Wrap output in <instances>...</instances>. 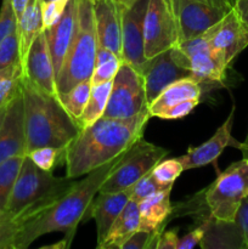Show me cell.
Segmentation results:
<instances>
[{
  "label": "cell",
  "mask_w": 248,
  "mask_h": 249,
  "mask_svg": "<svg viewBox=\"0 0 248 249\" xmlns=\"http://www.w3.org/2000/svg\"><path fill=\"white\" fill-rule=\"evenodd\" d=\"M151 116L148 109L129 118L101 117L82 129L66 148V177L75 179L116 160L143 138Z\"/></svg>",
  "instance_id": "1"
},
{
  "label": "cell",
  "mask_w": 248,
  "mask_h": 249,
  "mask_svg": "<svg viewBox=\"0 0 248 249\" xmlns=\"http://www.w3.org/2000/svg\"><path fill=\"white\" fill-rule=\"evenodd\" d=\"M124 155L87 174L85 179L75 181L51 207L41 213L19 223L15 249H27L34 241L51 232H63L68 248L73 242L78 225L88 221V212L102 184L122 162Z\"/></svg>",
  "instance_id": "2"
},
{
  "label": "cell",
  "mask_w": 248,
  "mask_h": 249,
  "mask_svg": "<svg viewBox=\"0 0 248 249\" xmlns=\"http://www.w3.org/2000/svg\"><path fill=\"white\" fill-rule=\"evenodd\" d=\"M22 94L24 104L26 155L34 148H67L80 133L77 121L66 111L57 95L34 87L23 77Z\"/></svg>",
  "instance_id": "3"
},
{
  "label": "cell",
  "mask_w": 248,
  "mask_h": 249,
  "mask_svg": "<svg viewBox=\"0 0 248 249\" xmlns=\"http://www.w3.org/2000/svg\"><path fill=\"white\" fill-rule=\"evenodd\" d=\"M74 182V179L57 178L40 169L26 155L5 212L22 223L53 206Z\"/></svg>",
  "instance_id": "4"
},
{
  "label": "cell",
  "mask_w": 248,
  "mask_h": 249,
  "mask_svg": "<svg viewBox=\"0 0 248 249\" xmlns=\"http://www.w3.org/2000/svg\"><path fill=\"white\" fill-rule=\"evenodd\" d=\"M97 46L94 0H78L74 36L56 77L57 95L67 92L79 82L91 78Z\"/></svg>",
  "instance_id": "5"
},
{
  "label": "cell",
  "mask_w": 248,
  "mask_h": 249,
  "mask_svg": "<svg viewBox=\"0 0 248 249\" xmlns=\"http://www.w3.org/2000/svg\"><path fill=\"white\" fill-rule=\"evenodd\" d=\"M211 216L216 220L235 221L236 213L248 196V160L232 163L203 190Z\"/></svg>",
  "instance_id": "6"
},
{
  "label": "cell",
  "mask_w": 248,
  "mask_h": 249,
  "mask_svg": "<svg viewBox=\"0 0 248 249\" xmlns=\"http://www.w3.org/2000/svg\"><path fill=\"white\" fill-rule=\"evenodd\" d=\"M169 155V150L147 142L141 138L125 152L122 162L102 184L100 191L117 192L133 186Z\"/></svg>",
  "instance_id": "7"
},
{
  "label": "cell",
  "mask_w": 248,
  "mask_h": 249,
  "mask_svg": "<svg viewBox=\"0 0 248 249\" xmlns=\"http://www.w3.org/2000/svg\"><path fill=\"white\" fill-rule=\"evenodd\" d=\"M146 109L148 106L143 77L136 68L123 62L112 80L108 104L102 117L129 118Z\"/></svg>",
  "instance_id": "8"
},
{
  "label": "cell",
  "mask_w": 248,
  "mask_h": 249,
  "mask_svg": "<svg viewBox=\"0 0 248 249\" xmlns=\"http://www.w3.org/2000/svg\"><path fill=\"white\" fill-rule=\"evenodd\" d=\"M139 72L143 77L147 106L164 88L177 80L192 78L191 63L186 53L177 45L148 58Z\"/></svg>",
  "instance_id": "9"
},
{
  "label": "cell",
  "mask_w": 248,
  "mask_h": 249,
  "mask_svg": "<svg viewBox=\"0 0 248 249\" xmlns=\"http://www.w3.org/2000/svg\"><path fill=\"white\" fill-rule=\"evenodd\" d=\"M179 43L177 18L170 0H148L143 22V53L152 58Z\"/></svg>",
  "instance_id": "10"
},
{
  "label": "cell",
  "mask_w": 248,
  "mask_h": 249,
  "mask_svg": "<svg viewBox=\"0 0 248 249\" xmlns=\"http://www.w3.org/2000/svg\"><path fill=\"white\" fill-rule=\"evenodd\" d=\"M121 11L122 58L136 70L147 61L143 53V22L148 0H117Z\"/></svg>",
  "instance_id": "11"
},
{
  "label": "cell",
  "mask_w": 248,
  "mask_h": 249,
  "mask_svg": "<svg viewBox=\"0 0 248 249\" xmlns=\"http://www.w3.org/2000/svg\"><path fill=\"white\" fill-rule=\"evenodd\" d=\"M179 33V43L202 36L224 18L230 10L198 0H170Z\"/></svg>",
  "instance_id": "12"
},
{
  "label": "cell",
  "mask_w": 248,
  "mask_h": 249,
  "mask_svg": "<svg viewBox=\"0 0 248 249\" xmlns=\"http://www.w3.org/2000/svg\"><path fill=\"white\" fill-rule=\"evenodd\" d=\"M189 57L191 63L192 78L202 83H221L225 80L226 65L224 58L212 49L209 31L196 38L177 44Z\"/></svg>",
  "instance_id": "13"
},
{
  "label": "cell",
  "mask_w": 248,
  "mask_h": 249,
  "mask_svg": "<svg viewBox=\"0 0 248 249\" xmlns=\"http://www.w3.org/2000/svg\"><path fill=\"white\" fill-rule=\"evenodd\" d=\"M209 39L212 49L229 66L248 46V24L232 7L219 23L209 29Z\"/></svg>",
  "instance_id": "14"
},
{
  "label": "cell",
  "mask_w": 248,
  "mask_h": 249,
  "mask_svg": "<svg viewBox=\"0 0 248 249\" xmlns=\"http://www.w3.org/2000/svg\"><path fill=\"white\" fill-rule=\"evenodd\" d=\"M235 108L236 107L232 106L226 121L216 129L214 135L209 140H207L206 142L197 146V147H189V150L184 156L177 157L185 170L195 169V168L204 167V165L215 163L219 156L223 153V151L226 147L231 146V147L240 148L241 142L233 139L232 134H231Z\"/></svg>",
  "instance_id": "15"
},
{
  "label": "cell",
  "mask_w": 248,
  "mask_h": 249,
  "mask_svg": "<svg viewBox=\"0 0 248 249\" xmlns=\"http://www.w3.org/2000/svg\"><path fill=\"white\" fill-rule=\"evenodd\" d=\"M22 68L23 77L34 87L48 94L57 95L55 68L44 31L36 36L29 48Z\"/></svg>",
  "instance_id": "16"
},
{
  "label": "cell",
  "mask_w": 248,
  "mask_h": 249,
  "mask_svg": "<svg viewBox=\"0 0 248 249\" xmlns=\"http://www.w3.org/2000/svg\"><path fill=\"white\" fill-rule=\"evenodd\" d=\"M26 155L24 104L22 89L7 105L0 130V163L15 156Z\"/></svg>",
  "instance_id": "17"
},
{
  "label": "cell",
  "mask_w": 248,
  "mask_h": 249,
  "mask_svg": "<svg viewBox=\"0 0 248 249\" xmlns=\"http://www.w3.org/2000/svg\"><path fill=\"white\" fill-rule=\"evenodd\" d=\"M133 186L117 192L99 191L88 212V219L92 218L96 224L97 249H101L112 224L121 214L133 195Z\"/></svg>",
  "instance_id": "18"
},
{
  "label": "cell",
  "mask_w": 248,
  "mask_h": 249,
  "mask_svg": "<svg viewBox=\"0 0 248 249\" xmlns=\"http://www.w3.org/2000/svg\"><path fill=\"white\" fill-rule=\"evenodd\" d=\"M94 16L99 46L108 49L122 57V27L118 1L94 0Z\"/></svg>",
  "instance_id": "19"
},
{
  "label": "cell",
  "mask_w": 248,
  "mask_h": 249,
  "mask_svg": "<svg viewBox=\"0 0 248 249\" xmlns=\"http://www.w3.org/2000/svg\"><path fill=\"white\" fill-rule=\"evenodd\" d=\"M78 14V0H68L65 12L61 18L50 28L44 29L48 40L49 50L53 58L56 77L62 66L63 58L67 53L75 31Z\"/></svg>",
  "instance_id": "20"
},
{
  "label": "cell",
  "mask_w": 248,
  "mask_h": 249,
  "mask_svg": "<svg viewBox=\"0 0 248 249\" xmlns=\"http://www.w3.org/2000/svg\"><path fill=\"white\" fill-rule=\"evenodd\" d=\"M172 190L173 185H170L139 203V212H140L139 230L148 231V232L164 231L173 212V203L170 201Z\"/></svg>",
  "instance_id": "21"
},
{
  "label": "cell",
  "mask_w": 248,
  "mask_h": 249,
  "mask_svg": "<svg viewBox=\"0 0 248 249\" xmlns=\"http://www.w3.org/2000/svg\"><path fill=\"white\" fill-rule=\"evenodd\" d=\"M201 224L204 225V235L201 248L203 249H246L242 235L235 221L216 220L208 216Z\"/></svg>",
  "instance_id": "22"
},
{
  "label": "cell",
  "mask_w": 248,
  "mask_h": 249,
  "mask_svg": "<svg viewBox=\"0 0 248 249\" xmlns=\"http://www.w3.org/2000/svg\"><path fill=\"white\" fill-rule=\"evenodd\" d=\"M202 95L201 83L194 78H184L168 85L160 94L148 105L151 117H158L174 105L186 100H199Z\"/></svg>",
  "instance_id": "23"
},
{
  "label": "cell",
  "mask_w": 248,
  "mask_h": 249,
  "mask_svg": "<svg viewBox=\"0 0 248 249\" xmlns=\"http://www.w3.org/2000/svg\"><path fill=\"white\" fill-rule=\"evenodd\" d=\"M140 228V212L138 202L130 201L126 203L114 223L112 224L108 233L104 241L101 249H122L126 240Z\"/></svg>",
  "instance_id": "24"
},
{
  "label": "cell",
  "mask_w": 248,
  "mask_h": 249,
  "mask_svg": "<svg viewBox=\"0 0 248 249\" xmlns=\"http://www.w3.org/2000/svg\"><path fill=\"white\" fill-rule=\"evenodd\" d=\"M44 31L41 0H29L26 10L17 21V34L19 41V57L23 65L29 48L36 36Z\"/></svg>",
  "instance_id": "25"
},
{
  "label": "cell",
  "mask_w": 248,
  "mask_h": 249,
  "mask_svg": "<svg viewBox=\"0 0 248 249\" xmlns=\"http://www.w3.org/2000/svg\"><path fill=\"white\" fill-rule=\"evenodd\" d=\"M111 89L112 82L95 85L91 84V91H90L87 106H85L82 116L77 119V123L80 126V129L91 125L104 116L105 109H106L107 104H108Z\"/></svg>",
  "instance_id": "26"
},
{
  "label": "cell",
  "mask_w": 248,
  "mask_h": 249,
  "mask_svg": "<svg viewBox=\"0 0 248 249\" xmlns=\"http://www.w3.org/2000/svg\"><path fill=\"white\" fill-rule=\"evenodd\" d=\"M123 62L124 61L122 60V57L112 53L111 50L102 48V46H97L94 71H92L91 78H90L91 84L95 85L112 82Z\"/></svg>",
  "instance_id": "27"
},
{
  "label": "cell",
  "mask_w": 248,
  "mask_h": 249,
  "mask_svg": "<svg viewBox=\"0 0 248 249\" xmlns=\"http://www.w3.org/2000/svg\"><path fill=\"white\" fill-rule=\"evenodd\" d=\"M23 68L21 62L12 63L0 70V107L7 106L21 91Z\"/></svg>",
  "instance_id": "28"
},
{
  "label": "cell",
  "mask_w": 248,
  "mask_h": 249,
  "mask_svg": "<svg viewBox=\"0 0 248 249\" xmlns=\"http://www.w3.org/2000/svg\"><path fill=\"white\" fill-rule=\"evenodd\" d=\"M90 91H91V80L85 79L74 85L67 92L58 94L57 97L66 111L77 121L82 116L83 111L87 106Z\"/></svg>",
  "instance_id": "29"
},
{
  "label": "cell",
  "mask_w": 248,
  "mask_h": 249,
  "mask_svg": "<svg viewBox=\"0 0 248 249\" xmlns=\"http://www.w3.org/2000/svg\"><path fill=\"white\" fill-rule=\"evenodd\" d=\"M24 156H15L0 163V209H6L7 201L21 170Z\"/></svg>",
  "instance_id": "30"
},
{
  "label": "cell",
  "mask_w": 248,
  "mask_h": 249,
  "mask_svg": "<svg viewBox=\"0 0 248 249\" xmlns=\"http://www.w3.org/2000/svg\"><path fill=\"white\" fill-rule=\"evenodd\" d=\"M66 148L51 147V146H45V147L34 148L31 152L27 153L32 162L40 169L46 170V172H53L55 165L60 160H63L65 157Z\"/></svg>",
  "instance_id": "31"
},
{
  "label": "cell",
  "mask_w": 248,
  "mask_h": 249,
  "mask_svg": "<svg viewBox=\"0 0 248 249\" xmlns=\"http://www.w3.org/2000/svg\"><path fill=\"white\" fill-rule=\"evenodd\" d=\"M185 172L181 162L177 158L172 160H162L155 168L152 169V175L156 181L159 182L163 186H170L174 185L175 180Z\"/></svg>",
  "instance_id": "32"
},
{
  "label": "cell",
  "mask_w": 248,
  "mask_h": 249,
  "mask_svg": "<svg viewBox=\"0 0 248 249\" xmlns=\"http://www.w3.org/2000/svg\"><path fill=\"white\" fill-rule=\"evenodd\" d=\"M16 62H21L17 29L12 32L0 45V70Z\"/></svg>",
  "instance_id": "33"
},
{
  "label": "cell",
  "mask_w": 248,
  "mask_h": 249,
  "mask_svg": "<svg viewBox=\"0 0 248 249\" xmlns=\"http://www.w3.org/2000/svg\"><path fill=\"white\" fill-rule=\"evenodd\" d=\"M165 187L168 186H163L159 182L156 181V179L152 175V170H151L150 173L143 175L139 181H136L135 184H134L133 195H131L130 199L140 203L141 201L146 199L147 197L152 196L156 192L160 191V190H164Z\"/></svg>",
  "instance_id": "34"
},
{
  "label": "cell",
  "mask_w": 248,
  "mask_h": 249,
  "mask_svg": "<svg viewBox=\"0 0 248 249\" xmlns=\"http://www.w3.org/2000/svg\"><path fill=\"white\" fill-rule=\"evenodd\" d=\"M16 29L17 18L12 9L11 0H2L0 7V45Z\"/></svg>",
  "instance_id": "35"
},
{
  "label": "cell",
  "mask_w": 248,
  "mask_h": 249,
  "mask_svg": "<svg viewBox=\"0 0 248 249\" xmlns=\"http://www.w3.org/2000/svg\"><path fill=\"white\" fill-rule=\"evenodd\" d=\"M68 0H53L49 2H41V15H43L44 29L50 28L61 18L67 6Z\"/></svg>",
  "instance_id": "36"
},
{
  "label": "cell",
  "mask_w": 248,
  "mask_h": 249,
  "mask_svg": "<svg viewBox=\"0 0 248 249\" xmlns=\"http://www.w3.org/2000/svg\"><path fill=\"white\" fill-rule=\"evenodd\" d=\"M18 230V219L9 218L0 221V249H15V241Z\"/></svg>",
  "instance_id": "37"
},
{
  "label": "cell",
  "mask_w": 248,
  "mask_h": 249,
  "mask_svg": "<svg viewBox=\"0 0 248 249\" xmlns=\"http://www.w3.org/2000/svg\"><path fill=\"white\" fill-rule=\"evenodd\" d=\"M198 104H199V100H186V101H182L180 102V104L174 105V106H172L170 108L165 109V111L160 114L159 118L162 119L184 118V117L189 116Z\"/></svg>",
  "instance_id": "38"
},
{
  "label": "cell",
  "mask_w": 248,
  "mask_h": 249,
  "mask_svg": "<svg viewBox=\"0 0 248 249\" xmlns=\"http://www.w3.org/2000/svg\"><path fill=\"white\" fill-rule=\"evenodd\" d=\"M235 223L240 229L245 247L248 249V196L243 199L237 213H236Z\"/></svg>",
  "instance_id": "39"
},
{
  "label": "cell",
  "mask_w": 248,
  "mask_h": 249,
  "mask_svg": "<svg viewBox=\"0 0 248 249\" xmlns=\"http://www.w3.org/2000/svg\"><path fill=\"white\" fill-rule=\"evenodd\" d=\"M204 235V225L203 224H198L196 229L187 232L186 235L180 237L177 249H191L195 248L197 245H199L203 238Z\"/></svg>",
  "instance_id": "40"
},
{
  "label": "cell",
  "mask_w": 248,
  "mask_h": 249,
  "mask_svg": "<svg viewBox=\"0 0 248 249\" xmlns=\"http://www.w3.org/2000/svg\"><path fill=\"white\" fill-rule=\"evenodd\" d=\"M180 237L177 236V229L163 231L158 238L156 249H177Z\"/></svg>",
  "instance_id": "41"
},
{
  "label": "cell",
  "mask_w": 248,
  "mask_h": 249,
  "mask_svg": "<svg viewBox=\"0 0 248 249\" xmlns=\"http://www.w3.org/2000/svg\"><path fill=\"white\" fill-rule=\"evenodd\" d=\"M232 7L242 18V21L248 24V0H237Z\"/></svg>",
  "instance_id": "42"
},
{
  "label": "cell",
  "mask_w": 248,
  "mask_h": 249,
  "mask_svg": "<svg viewBox=\"0 0 248 249\" xmlns=\"http://www.w3.org/2000/svg\"><path fill=\"white\" fill-rule=\"evenodd\" d=\"M28 1L29 0H11L12 9H14L15 15H16L17 21H18V18L22 16L24 10H26L27 5H28Z\"/></svg>",
  "instance_id": "43"
},
{
  "label": "cell",
  "mask_w": 248,
  "mask_h": 249,
  "mask_svg": "<svg viewBox=\"0 0 248 249\" xmlns=\"http://www.w3.org/2000/svg\"><path fill=\"white\" fill-rule=\"evenodd\" d=\"M198 1L206 2V4L213 5V6L223 7V9H226V10H230L231 7H232L230 0H198Z\"/></svg>",
  "instance_id": "44"
},
{
  "label": "cell",
  "mask_w": 248,
  "mask_h": 249,
  "mask_svg": "<svg viewBox=\"0 0 248 249\" xmlns=\"http://www.w3.org/2000/svg\"><path fill=\"white\" fill-rule=\"evenodd\" d=\"M238 150L242 152V158L248 160V134L247 136H246V140L243 141V142H241L240 148H238Z\"/></svg>",
  "instance_id": "45"
},
{
  "label": "cell",
  "mask_w": 248,
  "mask_h": 249,
  "mask_svg": "<svg viewBox=\"0 0 248 249\" xmlns=\"http://www.w3.org/2000/svg\"><path fill=\"white\" fill-rule=\"evenodd\" d=\"M6 109H7V106L0 107V130H1L2 123H4L5 116H6Z\"/></svg>",
  "instance_id": "46"
},
{
  "label": "cell",
  "mask_w": 248,
  "mask_h": 249,
  "mask_svg": "<svg viewBox=\"0 0 248 249\" xmlns=\"http://www.w3.org/2000/svg\"><path fill=\"white\" fill-rule=\"evenodd\" d=\"M10 216L7 215V213L5 211H1V209H0V221L1 220H5V219H9Z\"/></svg>",
  "instance_id": "47"
},
{
  "label": "cell",
  "mask_w": 248,
  "mask_h": 249,
  "mask_svg": "<svg viewBox=\"0 0 248 249\" xmlns=\"http://www.w3.org/2000/svg\"><path fill=\"white\" fill-rule=\"evenodd\" d=\"M236 1H237V0H230V2H231V5H232V6L235 5Z\"/></svg>",
  "instance_id": "48"
},
{
  "label": "cell",
  "mask_w": 248,
  "mask_h": 249,
  "mask_svg": "<svg viewBox=\"0 0 248 249\" xmlns=\"http://www.w3.org/2000/svg\"><path fill=\"white\" fill-rule=\"evenodd\" d=\"M49 1H53V0H41V2H49Z\"/></svg>",
  "instance_id": "49"
}]
</instances>
